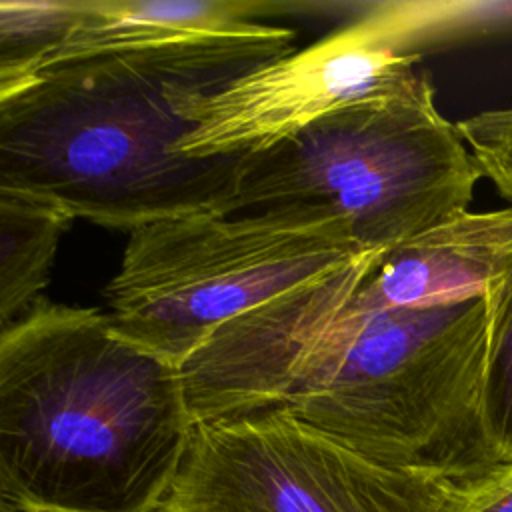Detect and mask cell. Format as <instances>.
I'll use <instances>...</instances> for the list:
<instances>
[{"label":"cell","instance_id":"cell-1","mask_svg":"<svg viewBox=\"0 0 512 512\" xmlns=\"http://www.w3.org/2000/svg\"><path fill=\"white\" fill-rule=\"evenodd\" d=\"M370 250L216 330L180 366L196 422L286 412L398 470L464 484L494 468L480 392L490 298L366 310Z\"/></svg>","mask_w":512,"mask_h":512},{"label":"cell","instance_id":"cell-2","mask_svg":"<svg viewBox=\"0 0 512 512\" xmlns=\"http://www.w3.org/2000/svg\"><path fill=\"white\" fill-rule=\"evenodd\" d=\"M294 30L256 24L52 64L0 94V190L136 230L232 216L244 154L190 158L192 100L292 54Z\"/></svg>","mask_w":512,"mask_h":512},{"label":"cell","instance_id":"cell-3","mask_svg":"<svg viewBox=\"0 0 512 512\" xmlns=\"http://www.w3.org/2000/svg\"><path fill=\"white\" fill-rule=\"evenodd\" d=\"M192 426L178 366L98 308L38 300L0 334L2 512H158Z\"/></svg>","mask_w":512,"mask_h":512},{"label":"cell","instance_id":"cell-4","mask_svg":"<svg viewBox=\"0 0 512 512\" xmlns=\"http://www.w3.org/2000/svg\"><path fill=\"white\" fill-rule=\"evenodd\" d=\"M482 170L424 74L242 158L234 214L338 226L392 250L468 210Z\"/></svg>","mask_w":512,"mask_h":512},{"label":"cell","instance_id":"cell-5","mask_svg":"<svg viewBox=\"0 0 512 512\" xmlns=\"http://www.w3.org/2000/svg\"><path fill=\"white\" fill-rule=\"evenodd\" d=\"M364 250L330 224L262 214H192L128 232L104 288L126 340L180 366L216 330Z\"/></svg>","mask_w":512,"mask_h":512},{"label":"cell","instance_id":"cell-6","mask_svg":"<svg viewBox=\"0 0 512 512\" xmlns=\"http://www.w3.org/2000/svg\"><path fill=\"white\" fill-rule=\"evenodd\" d=\"M512 26V2H372L304 50L192 100L190 158L248 154L408 80L422 54Z\"/></svg>","mask_w":512,"mask_h":512},{"label":"cell","instance_id":"cell-7","mask_svg":"<svg viewBox=\"0 0 512 512\" xmlns=\"http://www.w3.org/2000/svg\"><path fill=\"white\" fill-rule=\"evenodd\" d=\"M458 486L264 410L196 422L158 512H448Z\"/></svg>","mask_w":512,"mask_h":512},{"label":"cell","instance_id":"cell-8","mask_svg":"<svg viewBox=\"0 0 512 512\" xmlns=\"http://www.w3.org/2000/svg\"><path fill=\"white\" fill-rule=\"evenodd\" d=\"M512 278V208L450 216L386 250L354 292L366 310L418 308L488 294Z\"/></svg>","mask_w":512,"mask_h":512},{"label":"cell","instance_id":"cell-9","mask_svg":"<svg viewBox=\"0 0 512 512\" xmlns=\"http://www.w3.org/2000/svg\"><path fill=\"white\" fill-rule=\"evenodd\" d=\"M74 10V26L36 72L52 64L144 44L236 32L262 24L260 18L320 12L322 4L284 0H74Z\"/></svg>","mask_w":512,"mask_h":512},{"label":"cell","instance_id":"cell-10","mask_svg":"<svg viewBox=\"0 0 512 512\" xmlns=\"http://www.w3.org/2000/svg\"><path fill=\"white\" fill-rule=\"evenodd\" d=\"M74 216L62 206L0 190V322L6 330L40 298L62 234Z\"/></svg>","mask_w":512,"mask_h":512},{"label":"cell","instance_id":"cell-11","mask_svg":"<svg viewBox=\"0 0 512 512\" xmlns=\"http://www.w3.org/2000/svg\"><path fill=\"white\" fill-rule=\"evenodd\" d=\"M76 22L70 2H0V94L30 78Z\"/></svg>","mask_w":512,"mask_h":512},{"label":"cell","instance_id":"cell-12","mask_svg":"<svg viewBox=\"0 0 512 512\" xmlns=\"http://www.w3.org/2000/svg\"><path fill=\"white\" fill-rule=\"evenodd\" d=\"M490 336L480 392V422L494 466L512 464V278L488 292Z\"/></svg>","mask_w":512,"mask_h":512},{"label":"cell","instance_id":"cell-13","mask_svg":"<svg viewBox=\"0 0 512 512\" xmlns=\"http://www.w3.org/2000/svg\"><path fill=\"white\" fill-rule=\"evenodd\" d=\"M456 126L482 174L512 200V106L468 116Z\"/></svg>","mask_w":512,"mask_h":512},{"label":"cell","instance_id":"cell-14","mask_svg":"<svg viewBox=\"0 0 512 512\" xmlns=\"http://www.w3.org/2000/svg\"><path fill=\"white\" fill-rule=\"evenodd\" d=\"M448 512H512V464L460 484Z\"/></svg>","mask_w":512,"mask_h":512}]
</instances>
